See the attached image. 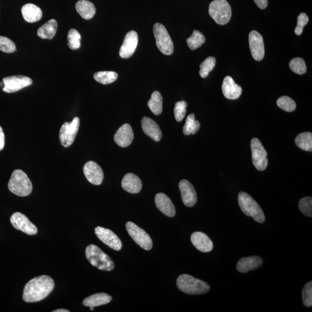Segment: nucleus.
Returning a JSON list of instances; mask_svg holds the SVG:
<instances>
[{"instance_id": "obj_1", "label": "nucleus", "mask_w": 312, "mask_h": 312, "mask_svg": "<svg viewBox=\"0 0 312 312\" xmlns=\"http://www.w3.org/2000/svg\"><path fill=\"white\" fill-rule=\"evenodd\" d=\"M54 287V281L50 276L36 277L25 285L23 299L29 303L41 301L51 294Z\"/></svg>"}, {"instance_id": "obj_2", "label": "nucleus", "mask_w": 312, "mask_h": 312, "mask_svg": "<svg viewBox=\"0 0 312 312\" xmlns=\"http://www.w3.org/2000/svg\"><path fill=\"white\" fill-rule=\"evenodd\" d=\"M176 285L180 291L190 295L204 294L210 289L209 285L205 281L187 274L179 276Z\"/></svg>"}, {"instance_id": "obj_3", "label": "nucleus", "mask_w": 312, "mask_h": 312, "mask_svg": "<svg viewBox=\"0 0 312 312\" xmlns=\"http://www.w3.org/2000/svg\"><path fill=\"white\" fill-rule=\"evenodd\" d=\"M86 257L93 266L100 270L111 271L115 267L110 257L95 245H90L86 249Z\"/></svg>"}, {"instance_id": "obj_4", "label": "nucleus", "mask_w": 312, "mask_h": 312, "mask_svg": "<svg viewBox=\"0 0 312 312\" xmlns=\"http://www.w3.org/2000/svg\"><path fill=\"white\" fill-rule=\"evenodd\" d=\"M11 192L21 197H26L31 194L33 185L27 174L22 170H15L9 182Z\"/></svg>"}, {"instance_id": "obj_5", "label": "nucleus", "mask_w": 312, "mask_h": 312, "mask_svg": "<svg viewBox=\"0 0 312 312\" xmlns=\"http://www.w3.org/2000/svg\"><path fill=\"white\" fill-rule=\"evenodd\" d=\"M238 203L240 209L245 215L252 217L259 223H264L265 217L264 212L249 194L240 191L238 195Z\"/></svg>"}, {"instance_id": "obj_6", "label": "nucleus", "mask_w": 312, "mask_h": 312, "mask_svg": "<svg viewBox=\"0 0 312 312\" xmlns=\"http://www.w3.org/2000/svg\"><path fill=\"white\" fill-rule=\"evenodd\" d=\"M209 14L216 24L225 25L231 20V8L226 0H214L209 5Z\"/></svg>"}, {"instance_id": "obj_7", "label": "nucleus", "mask_w": 312, "mask_h": 312, "mask_svg": "<svg viewBox=\"0 0 312 312\" xmlns=\"http://www.w3.org/2000/svg\"><path fill=\"white\" fill-rule=\"evenodd\" d=\"M153 33L159 50L165 55H172L174 52V44L164 26L156 24L153 26Z\"/></svg>"}, {"instance_id": "obj_8", "label": "nucleus", "mask_w": 312, "mask_h": 312, "mask_svg": "<svg viewBox=\"0 0 312 312\" xmlns=\"http://www.w3.org/2000/svg\"><path fill=\"white\" fill-rule=\"evenodd\" d=\"M126 227L128 233L138 245L145 250L152 249V240L147 232L131 221H128Z\"/></svg>"}, {"instance_id": "obj_9", "label": "nucleus", "mask_w": 312, "mask_h": 312, "mask_svg": "<svg viewBox=\"0 0 312 312\" xmlns=\"http://www.w3.org/2000/svg\"><path fill=\"white\" fill-rule=\"evenodd\" d=\"M251 150L252 154V162L258 171H264L267 167L268 161L267 152L258 138H254L251 141Z\"/></svg>"}, {"instance_id": "obj_10", "label": "nucleus", "mask_w": 312, "mask_h": 312, "mask_svg": "<svg viewBox=\"0 0 312 312\" xmlns=\"http://www.w3.org/2000/svg\"><path fill=\"white\" fill-rule=\"evenodd\" d=\"M80 126V120L75 117L72 122L63 124L60 130L59 138L61 144L65 148L73 144Z\"/></svg>"}, {"instance_id": "obj_11", "label": "nucleus", "mask_w": 312, "mask_h": 312, "mask_svg": "<svg viewBox=\"0 0 312 312\" xmlns=\"http://www.w3.org/2000/svg\"><path fill=\"white\" fill-rule=\"evenodd\" d=\"M3 81L5 85L3 90L8 93L17 92L31 85L33 83L31 78L23 75H14L6 77L3 79Z\"/></svg>"}, {"instance_id": "obj_12", "label": "nucleus", "mask_w": 312, "mask_h": 312, "mask_svg": "<svg viewBox=\"0 0 312 312\" xmlns=\"http://www.w3.org/2000/svg\"><path fill=\"white\" fill-rule=\"evenodd\" d=\"M95 233L101 242L113 250L119 251L122 249L121 240L112 231L104 227H97L95 228Z\"/></svg>"}, {"instance_id": "obj_13", "label": "nucleus", "mask_w": 312, "mask_h": 312, "mask_svg": "<svg viewBox=\"0 0 312 312\" xmlns=\"http://www.w3.org/2000/svg\"><path fill=\"white\" fill-rule=\"evenodd\" d=\"M11 223L14 227L30 235H35L38 232L36 225L28 218L20 212H15L11 217Z\"/></svg>"}, {"instance_id": "obj_14", "label": "nucleus", "mask_w": 312, "mask_h": 312, "mask_svg": "<svg viewBox=\"0 0 312 312\" xmlns=\"http://www.w3.org/2000/svg\"><path fill=\"white\" fill-rule=\"evenodd\" d=\"M249 42L251 56L256 61H261L265 55L264 40L262 36L254 30L249 34Z\"/></svg>"}, {"instance_id": "obj_15", "label": "nucleus", "mask_w": 312, "mask_h": 312, "mask_svg": "<svg viewBox=\"0 0 312 312\" xmlns=\"http://www.w3.org/2000/svg\"><path fill=\"white\" fill-rule=\"evenodd\" d=\"M179 187L183 204L188 207H193L197 202V195L192 184L183 179L179 182Z\"/></svg>"}, {"instance_id": "obj_16", "label": "nucleus", "mask_w": 312, "mask_h": 312, "mask_svg": "<svg viewBox=\"0 0 312 312\" xmlns=\"http://www.w3.org/2000/svg\"><path fill=\"white\" fill-rule=\"evenodd\" d=\"M84 172L90 183L95 185H100L104 179V173L100 166L93 161H90L84 165Z\"/></svg>"}, {"instance_id": "obj_17", "label": "nucleus", "mask_w": 312, "mask_h": 312, "mask_svg": "<svg viewBox=\"0 0 312 312\" xmlns=\"http://www.w3.org/2000/svg\"><path fill=\"white\" fill-rule=\"evenodd\" d=\"M138 43V36L137 32L131 31L127 34L123 45L120 48L119 55L123 59L131 57L136 50Z\"/></svg>"}, {"instance_id": "obj_18", "label": "nucleus", "mask_w": 312, "mask_h": 312, "mask_svg": "<svg viewBox=\"0 0 312 312\" xmlns=\"http://www.w3.org/2000/svg\"><path fill=\"white\" fill-rule=\"evenodd\" d=\"M133 140L134 133L129 124H125L120 127L114 135L115 142L122 148L129 146Z\"/></svg>"}, {"instance_id": "obj_19", "label": "nucleus", "mask_w": 312, "mask_h": 312, "mask_svg": "<svg viewBox=\"0 0 312 312\" xmlns=\"http://www.w3.org/2000/svg\"><path fill=\"white\" fill-rule=\"evenodd\" d=\"M191 241L197 249L206 253L212 251L213 244L207 235L202 232H195L191 235Z\"/></svg>"}, {"instance_id": "obj_20", "label": "nucleus", "mask_w": 312, "mask_h": 312, "mask_svg": "<svg viewBox=\"0 0 312 312\" xmlns=\"http://www.w3.org/2000/svg\"><path fill=\"white\" fill-rule=\"evenodd\" d=\"M221 88L224 97L229 100L238 99L242 92L241 87L230 76L225 77Z\"/></svg>"}, {"instance_id": "obj_21", "label": "nucleus", "mask_w": 312, "mask_h": 312, "mask_svg": "<svg viewBox=\"0 0 312 312\" xmlns=\"http://www.w3.org/2000/svg\"><path fill=\"white\" fill-rule=\"evenodd\" d=\"M156 207L160 212L168 217L175 216L176 210L174 204L166 194L158 193L155 197Z\"/></svg>"}, {"instance_id": "obj_22", "label": "nucleus", "mask_w": 312, "mask_h": 312, "mask_svg": "<svg viewBox=\"0 0 312 312\" xmlns=\"http://www.w3.org/2000/svg\"><path fill=\"white\" fill-rule=\"evenodd\" d=\"M141 125L143 131L153 140L159 141L162 138V133L158 124L152 119L144 117L142 119Z\"/></svg>"}, {"instance_id": "obj_23", "label": "nucleus", "mask_w": 312, "mask_h": 312, "mask_svg": "<svg viewBox=\"0 0 312 312\" xmlns=\"http://www.w3.org/2000/svg\"><path fill=\"white\" fill-rule=\"evenodd\" d=\"M263 261L258 256L243 257L238 261L236 264V269L241 273H247L250 270L258 269L262 266Z\"/></svg>"}, {"instance_id": "obj_24", "label": "nucleus", "mask_w": 312, "mask_h": 312, "mask_svg": "<svg viewBox=\"0 0 312 312\" xmlns=\"http://www.w3.org/2000/svg\"><path fill=\"white\" fill-rule=\"evenodd\" d=\"M123 189L129 193L137 194L140 192L142 184L141 179L138 176L129 173L123 178L122 181Z\"/></svg>"}, {"instance_id": "obj_25", "label": "nucleus", "mask_w": 312, "mask_h": 312, "mask_svg": "<svg viewBox=\"0 0 312 312\" xmlns=\"http://www.w3.org/2000/svg\"><path fill=\"white\" fill-rule=\"evenodd\" d=\"M21 12L24 20L29 23L39 21L43 17L42 10L33 4H26L23 6Z\"/></svg>"}, {"instance_id": "obj_26", "label": "nucleus", "mask_w": 312, "mask_h": 312, "mask_svg": "<svg viewBox=\"0 0 312 312\" xmlns=\"http://www.w3.org/2000/svg\"><path fill=\"white\" fill-rule=\"evenodd\" d=\"M112 299V296L105 292L97 293L86 298L83 304L85 306L96 307L106 305Z\"/></svg>"}, {"instance_id": "obj_27", "label": "nucleus", "mask_w": 312, "mask_h": 312, "mask_svg": "<svg viewBox=\"0 0 312 312\" xmlns=\"http://www.w3.org/2000/svg\"><path fill=\"white\" fill-rule=\"evenodd\" d=\"M75 8L81 17L86 20L93 18L96 13L95 5L88 0H80L77 3Z\"/></svg>"}, {"instance_id": "obj_28", "label": "nucleus", "mask_w": 312, "mask_h": 312, "mask_svg": "<svg viewBox=\"0 0 312 312\" xmlns=\"http://www.w3.org/2000/svg\"><path fill=\"white\" fill-rule=\"evenodd\" d=\"M57 29V21L55 20H51L38 30L37 35L41 39L52 40L55 36Z\"/></svg>"}, {"instance_id": "obj_29", "label": "nucleus", "mask_w": 312, "mask_h": 312, "mask_svg": "<svg viewBox=\"0 0 312 312\" xmlns=\"http://www.w3.org/2000/svg\"><path fill=\"white\" fill-rule=\"evenodd\" d=\"M148 106L154 115H159L163 111V97L161 93L155 91L148 101Z\"/></svg>"}, {"instance_id": "obj_30", "label": "nucleus", "mask_w": 312, "mask_h": 312, "mask_svg": "<svg viewBox=\"0 0 312 312\" xmlns=\"http://www.w3.org/2000/svg\"><path fill=\"white\" fill-rule=\"evenodd\" d=\"M295 143L299 148L305 151L311 152L312 134L309 132H305L299 134L295 138Z\"/></svg>"}, {"instance_id": "obj_31", "label": "nucleus", "mask_w": 312, "mask_h": 312, "mask_svg": "<svg viewBox=\"0 0 312 312\" xmlns=\"http://www.w3.org/2000/svg\"><path fill=\"white\" fill-rule=\"evenodd\" d=\"M118 75L114 71H100L94 74V78L100 84L108 85L117 80Z\"/></svg>"}, {"instance_id": "obj_32", "label": "nucleus", "mask_w": 312, "mask_h": 312, "mask_svg": "<svg viewBox=\"0 0 312 312\" xmlns=\"http://www.w3.org/2000/svg\"><path fill=\"white\" fill-rule=\"evenodd\" d=\"M200 123L195 119V115L191 114L187 116L185 126L183 127V133L186 135L195 134L200 130Z\"/></svg>"}, {"instance_id": "obj_33", "label": "nucleus", "mask_w": 312, "mask_h": 312, "mask_svg": "<svg viewBox=\"0 0 312 312\" xmlns=\"http://www.w3.org/2000/svg\"><path fill=\"white\" fill-rule=\"evenodd\" d=\"M205 41V37L200 32L194 30L192 35L187 40V43L190 50L194 51L201 47Z\"/></svg>"}, {"instance_id": "obj_34", "label": "nucleus", "mask_w": 312, "mask_h": 312, "mask_svg": "<svg viewBox=\"0 0 312 312\" xmlns=\"http://www.w3.org/2000/svg\"><path fill=\"white\" fill-rule=\"evenodd\" d=\"M68 46L72 50H77L81 47V36L77 30L71 29L68 34Z\"/></svg>"}, {"instance_id": "obj_35", "label": "nucleus", "mask_w": 312, "mask_h": 312, "mask_svg": "<svg viewBox=\"0 0 312 312\" xmlns=\"http://www.w3.org/2000/svg\"><path fill=\"white\" fill-rule=\"evenodd\" d=\"M216 65V59L212 56L206 58L200 65V75L202 78L208 76L210 71H212Z\"/></svg>"}, {"instance_id": "obj_36", "label": "nucleus", "mask_w": 312, "mask_h": 312, "mask_svg": "<svg viewBox=\"0 0 312 312\" xmlns=\"http://www.w3.org/2000/svg\"><path fill=\"white\" fill-rule=\"evenodd\" d=\"M289 67L292 72L299 75H302L306 72V64L302 58H295L292 59L289 63Z\"/></svg>"}, {"instance_id": "obj_37", "label": "nucleus", "mask_w": 312, "mask_h": 312, "mask_svg": "<svg viewBox=\"0 0 312 312\" xmlns=\"http://www.w3.org/2000/svg\"><path fill=\"white\" fill-rule=\"evenodd\" d=\"M276 103L278 107L288 112L294 111L296 107L295 101L287 96L280 97L277 99Z\"/></svg>"}, {"instance_id": "obj_38", "label": "nucleus", "mask_w": 312, "mask_h": 312, "mask_svg": "<svg viewBox=\"0 0 312 312\" xmlns=\"http://www.w3.org/2000/svg\"><path fill=\"white\" fill-rule=\"evenodd\" d=\"M298 207L300 211L304 215L311 217L312 216V198L306 197L302 198L299 202Z\"/></svg>"}, {"instance_id": "obj_39", "label": "nucleus", "mask_w": 312, "mask_h": 312, "mask_svg": "<svg viewBox=\"0 0 312 312\" xmlns=\"http://www.w3.org/2000/svg\"><path fill=\"white\" fill-rule=\"evenodd\" d=\"M187 103L185 101H179L175 104L174 108V115L176 121H182L186 114Z\"/></svg>"}, {"instance_id": "obj_40", "label": "nucleus", "mask_w": 312, "mask_h": 312, "mask_svg": "<svg viewBox=\"0 0 312 312\" xmlns=\"http://www.w3.org/2000/svg\"><path fill=\"white\" fill-rule=\"evenodd\" d=\"M302 301L306 307L312 306V281H309L303 287L302 292Z\"/></svg>"}, {"instance_id": "obj_41", "label": "nucleus", "mask_w": 312, "mask_h": 312, "mask_svg": "<svg viewBox=\"0 0 312 312\" xmlns=\"http://www.w3.org/2000/svg\"><path fill=\"white\" fill-rule=\"evenodd\" d=\"M0 51L11 54L16 51V45L12 40L7 37L0 36Z\"/></svg>"}, {"instance_id": "obj_42", "label": "nucleus", "mask_w": 312, "mask_h": 312, "mask_svg": "<svg viewBox=\"0 0 312 312\" xmlns=\"http://www.w3.org/2000/svg\"><path fill=\"white\" fill-rule=\"evenodd\" d=\"M309 22V18L305 13H301L298 15L297 18V26L295 29L294 32L296 35H302L303 29Z\"/></svg>"}, {"instance_id": "obj_43", "label": "nucleus", "mask_w": 312, "mask_h": 312, "mask_svg": "<svg viewBox=\"0 0 312 312\" xmlns=\"http://www.w3.org/2000/svg\"><path fill=\"white\" fill-rule=\"evenodd\" d=\"M255 5L261 10H264L268 5V0H254Z\"/></svg>"}, {"instance_id": "obj_44", "label": "nucleus", "mask_w": 312, "mask_h": 312, "mask_svg": "<svg viewBox=\"0 0 312 312\" xmlns=\"http://www.w3.org/2000/svg\"><path fill=\"white\" fill-rule=\"evenodd\" d=\"M5 135L4 134L2 127L0 126V151L5 147Z\"/></svg>"}, {"instance_id": "obj_45", "label": "nucleus", "mask_w": 312, "mask_h": 312, "mask_svg": "<svg viewBox=\"0 0 312 312\" xmlns=\"http://www.w3.org/2000/svg\"><path fill=\"white\" fill-rule=\"evenodd\" d=\"M70 311L65 309H59L53 311V312H69Z\"/></svg>"}, {"instance_id": "obj_46", "label": "nucleus", "mask_w": 312, "mask_h": 312, "mask_svg": "<svg viewBox=\"0 0 312 312\" xmlns=\"http://www.w3.org/2000/svg\"><path fill=\"white\" fill-rule=\"evenodd\" d=\"M94 309H95V307H90V310L93 311Z\"/></svg>"}]
</instances>
